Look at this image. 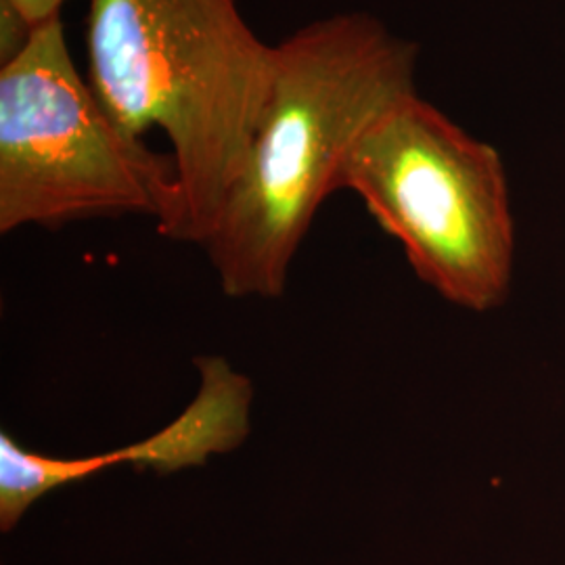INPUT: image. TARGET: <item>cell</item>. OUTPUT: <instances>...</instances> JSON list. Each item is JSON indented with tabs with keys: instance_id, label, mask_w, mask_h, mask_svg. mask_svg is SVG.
Masks as SVG:
<instances>
[{
	"instance_id": "obj_1",
	"label": "cell",
	"mask_w": 565,
	"mask_h": 565,
	"mask_svg": "<svg viewBox=\"0 0 565 565\" xmlns=\"http://www.w3.org/2000/svg\"><path fill=\"white\" fill-rule=\"evenodd\" d=\"M419 49L364 11L310 21L275 44L263 118L202 247L233 300H277L343 163L385 109L417 93Z\"/></svg>"
},
{
	"instance_id": "obj_2",
	"label": "cell",
	"mask_w": 565,
	"mask_h": 565,
	"mask_svg": "<svg viewBox=\"0 0 565 565\" xmlns=\"http://www.w3.org/2000/svg\"><path fill=\"white\" fill-rule=\"evenodd\" d=\"M86 81L121 130L160 128L177 202L158 233L202 247L242 172L275 70V44L239 0H88Z\"/></svg>"
},
{
	"instance_id": "obj_3",
	"label": "cell",
	"mask_w": 565,
	"mask_h": 565,
	"mask_svg": "<svg viewBox=\"0 0 565 565\" xmlns=\"http://www.w3.org/2000/svg\"><path fill=\"white\" fill-rule=\"evenodd\" d=\"M342 189L443 300L469 312L505 303L515 266L505 166L436 105L413 93L385 109L350 149Z\"/></svg>"
},
{
	"instance_id": "obj_4",
	"label": "cell",
	"mask_w": 565,
	"mask_h": 565,
	"mask_svg": "<svg viewBox=\"0 0 565 565\" xmlns=\"http://www.w3.org/2000/svg\"><path fill=\"white\" fill-rule=\"evenodd\" d=\"M177 163L126 135L76 70L63 18L0 65V233L142 216L162 228Z\"/></svg>"
},
{
	"instance_id": "obj_5",
	"label": "cell",
	"mask_w": 565,
	"mask_h": 565,
	"mask_svg": "<svg viewBox=\"0 0 565 565\" xmlns=\"http://www.w3.org/2000/svg\"><path fill=\"white\" fill-rule=\"evenodd\" d=\"M200 384L193 401L162 429L132 445L86 457H57L20 445L0 431V530L13 532L49 494L118 467L172 476L242 448L252 434L256 390L221 354L195 359Z\"/></svg>"
},
{
	"instance_id": "obj_6",
	"label": "cell",
	"mask_w": 565,
	"mask_h": 565,
	"mask_svg": "<svg viewBox=\"0 0 565 565\" xmlns=\"http://www.w3.org/2000/svg\"><path fill=\"white\" fill-rule=\"evenodd\" d=\"M2 2L11 4L23 20H28L34 28H39L53 18H60L63 7L70 0H2Z\"/></svg>"
}]
</instances>
